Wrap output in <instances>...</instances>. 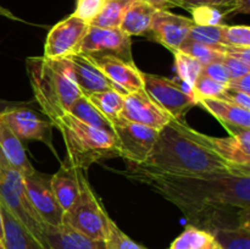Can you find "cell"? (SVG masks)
Here are the masks:
<instances>
[{"label": "cell", "instance_id": "cell-1", "mask_svg": "<svg viewBox=\"0 0 250 249\" xmlns=\"http://www.w3.org/2000/svg\"><path fill=\"white\" fill-rule=\"evenodd\" d=\"M122 173L175 204L197 228L250 227V173L161 175L129 167Z\"/></svg>", "mask_w": 250, "mask_h": 249}, {"label": "cell", "instance_id": "cell-2", "mask_svg": "<svg viewBox=\"0 0 250 249\" xmlns=\"http://www.w3.org/2000/svg\"><path fill=\"white\" fill-rule=\"evenodd\" d=\"M127 167L161 175L250 173V168L222 160L204 134L188 126L185 117L172 119L159 131L156 143L144 163L127 164Z\"/></svg>", "mask_w": 250, "mask_h": 249}, {"label": "cell", "instance_id": "cell-3", "mask_svg": "<svg viewBox=\"0 0 250 249\" xmlns=\"http://www.w3.org/2000/svg\"><path fill=\"white\" fill-rule=\"evenodd\" d=\"M26 68L34 99L50 122L68 112L71 105L83 95L68 59L33 56L26 60Z\"/></svg>", "mask_w": 250, "mask_h": 249}, {"label": "cell", "instance_id": "cell-4", "mask_svg": "<svg viewBox=\"0 0 250 249\" xmlns=\"http://www.w3.org/2000/svg\"><path fill=\"white\" fill-rule=\"evenodd\" d=\"M51 124L60 131L67 149L66 160L75 168L85 172L93 164L120 156L117 139L111 132L89 126L70 112Z\"/></svg>", "mask_w": 250, "mask_h": 249}, {"label": "cell", "instance_id": "cell-5", "mask_svg": "<svg viewBox=\"0 0 250 249\" xmlns=\"http://www.w3.org/2000/svg\"><path fill=\"white\" fill-rule=\"evenodd\" d=\"M81 192L72 207L63 212V224L97 242H104L109 232L110 216L81 171Z\"/></svg>", "mask_w": 250, "mask_h": 249}, {"label": "cell", "instance_id": "cell-6", "mask_svg": "<svg viewBox=\"0 0 250 249\" xmlns=\"http://www.w3.org/2000/svg\"><path fill=\"white\" fill-rule=\"evenodd\" d=\"M0 202L41 242L45 222L29 203L23 187V176L11 165L0 149ZM43 246V244H42Z\"/></svg>", "mask_w": 250, "mask_h": 249}, {"label": "cell", "instance_id": "cell-7", "mask_svg": "<svg viewBox=\"0 0 250 249\" xmlns=\"http://www.w3.org/2000/svg\"><path fill=\"white\" fill-rule=\"evenodd\" d=\"M142 75L144 90L172 119H183L192 107L198 105L193 88L178 78H166L146 72Z\"/></svg>", "mask_w": 250, "mask_h": 249}, {"label": "cell", "instance_id": "cell-8", "mask_svg": "<svg viewBox=\"0 0 250 249\" xmlns=\"http://www.w3.org/2000/svg\"><path fill=\"white\" fill-rule=\"evenodd\" d=\"M117 139L120 158L127 164H142L146 160L158 139L159 131L144 124L117 119L112 128Z\"/></svg>", "mask_w": 250, "mask_h": 249}, {"label": "cell", "instance_id": "cell-9", "mask_svg": "<svg viewBox=\"0 0 250 249\" xmlns=\"http://www.w3.org/2000/svg\"><path fill=\"white\" fill-rule=\"evenodd\" d=\"M80 53L87 55H111L128 63H134L132 39L121 28L89 26L81 43Z\"/></svg>", "mask_w": 250, "mask_h": 249}, {"label": "cell", "instance_id": "cell-10", "mask_svg": "<svg viewBox=\"0 0 250 249\" xmlns=\"http://www.w3.org/2000/svg\"><path fill=\"white\" fill-rule=\"evenodd\" d=\"M90 24L73 15L56 23L44 43V58L67 59L80 53V46Z\"/></svg>", "mask_w": 250, "mask_h": 249}, {"label": "cell", "instance_id": "cell-11", "mask_svg": "<svg viewBox=\"0 0 250 249\" xmlns=\"http://www.w3.org/2000/svg\"><path fill=\"white\" fill-rule=\"evenodd\" d=\"M0 119L9 126L20 141H41L56 155V150L53 145V124L34 110L27 107L26 103L0 114Z\"/></svg>", "mask_w": 250, "mask_h": 249}, {"label": "cell", "instance_id": "cell-12", "mask_svg": "<svg viewBox=\"0 0 250 249\" xmlns=\"http://www.w3.org/2000/svg\"><path fill=\"white\" fill-rule=\"evenodd\" d=\"M23 187L29 203L39 217L46 225L60 226L63 220V210L51 188V175L34 171L32 175L23 177Z\"/></svg>", "mask_w": 250, "mask_h": 249}, {"label": "cell", "instance_id": "cell-13", "mask_svg": "<svg viewBox=\"0 0 250 249\" xmlns=\"http://www.w3.org/2000/svg\"><path fill=\"white\" fill-rule=\"evenodd\" d=\"M121 117L127 121L148 126L156 131L163 129L172 120V117L144 89L127 93L125 95Z\"/></svg>", "mask_w": 250, "mask_h": 249}, {"label": "cell", "instance_id": "cell-14", "mask_svg": "<svg viewBox=\"0 0 250 249\" xmlns=\"http://www.w3.org/2000/svg\"><path fill=\"white\" fill-rule=\"evenodd\" d=\"M194 21L180 16L168 10H158L151 21L146 37L163 44L171 53L180 50V46L187 39Z\"/></svg>", "mask_w": 250, "mask_h": 249}, {"label": "cell", "instance_id": "cell-15", "mask_svg": "<svg viewBox=\"0 0 250 249\" xmlns=\"http://www.w3.org/2000/svg\"><path fill=\"white\" fill-rule=\"evenodd\" d=\"M67 59L70 61L71 70H72L76 83L83 95L104 92V90L109 89L119 90L124 94H127L104 75V72L98 67L97 63L87 54L77 53Z\"/></svg>", "mask_w": 250, "mask_h": 249}, {"label": "cell", "instance_id": "cell-16", "mask_svg": "<svg viewBox=\"0 0 250 249\" xmlns=\"http://www.w3.org/2000/svg\"><path fill=\"white\" fill-rule=\"evenodd\" d=\"M97 63L104 75L121 88L125 93H132L144 89V81L142 71L137 68L136 63H128L116 56L111 55H89Z\"/></svg>", "mask_w": 250, "mask_h": 249}, {"label": "cell", "instance_id": "cell-17", "mask_svg": "<svg viewBox=\"0 0 250 249\" xmlns=\"http://www.w3.org/2000/svg\"><path fill=\"white\" fill-rule=\"evenodd\" d=\"M215 153L226 163L250 168V129H238L227 138H216L204 134Z\"/></svg>", "mask_w": 250, "mask_h": 249}, {"label": "cell", "instance_id": "cell-18", "mask_svg": "<svg viewBox=\"0 0 250 249\" xmlns=\"http://www.w3.org/2000/svg\"><path fill=\"white\" fill-rule=\"evenodd\" d=\"M42 244L45 249H105L104 242L88 238L66 224L44 226Z\"/></svg>", "mask_w": 250, "mask_h": 249}, {"label": "cell", "instance_id": "cell-19", "mask_svg": "<svg viewBox=\"0 0 250 249\" xmlns=\"http://www.w3.org/2000/svg\"><path fill=\"white\" fill-rule=\"evenodd\" d=\"M81 171L65 160L61 163L60 168L51 175V188L63 212L72 207L80 195Z\"/></svg>", "mask_w": 250, "mask_h": 249}, {"label": "cell", "instance_id": "cell-20", "mask_svg": "<svg viewBox=\"0 0 250 249\" xmlns=\"http://www.w3.org/2000/svg\"><path fill=\"white\" fill-rule=\"evenodd\" d=\"M198 105L216 117L231 134L238 129H250V110L239 107L224 99H200Z\"/></svg>", "mask_w": 250, "mask_h": 249}, {"label": "cell", "instance_id": "cell-21", "mask_svg": "<svg viewBox=\"0 0 250 249\" xmlns=\"http://www.w3.org/2000/svg\"><path fill=\"white\" fill-rule=\"evenodd\" d=\"M0 205L4 229L2 244L5 249H45L1 202Z\"/></svg>", "mask_w": 250, "mask_h": 249}, {"label": "cell", "instance_id": "cell-22", "mask_svg": "<svg viewBox=\"0 0 250 249\" xmlns=\"http://www.w3.org/2000/svg\"><path fill=\"white\" fill-rule=\"evenodd\" d=\"M0 149L11 165L21 173L23 177L32 175L34 167L27 158L26 150L21 141L14 134L6 124L0 119Z\"/></svg>", "mask_w": 250, "mask_h": 249}, {"label": "cell", "instance_id": "cell-23", "mask_svg": "<svg viewBox=\"0 0 250 249\" xmlns=\"http://www.w3.org/2000/svg\"><path fill=\"white\" fill-rule=\"evenodd\" d=\"M156 11L144 0H137L126 11L120 28L129 37L146 36Z\"/></svg>", "mask_w": 250, "mask_h": 249}, {"label": "cell", "instance_id": "cell-24", "mask_svg": "<svg viewBox=\"0 0 250 249\" xmlns=\"http://www.w3.org/2000/svg\"><path fill=\"white\" fill-rule=\"evenodd\" d=\"M72 116H75L76 119H78L80 121L84 122V124H89V126L95 127V128L104 129V131L112 132L114 128V122L110 121L109 119L104 116L92 103L88 100V98L85 95H81L72 105L68 109Z\"/></svg>", "mask_w": 250, "mask_h": 249}, {"label": "cell", "instance_id": "cell-25", "mask_svg": "<svg viewBox=\"0 0 250 249\" xmlns=\"http://www.w3.org/2000/svg\"><path fill=\"white\" fill-rule=\"evenodd\" d=\"M125 95L126 94L119 92V90L109 89L104 90V92L92 93L85 97L106 119L114 122L121 117L125 104Z\"/></svg>", "mask_w": 250, "mask_h": 249}, {"label": "cell", "instance_id": "cell-26", "mask_svg": "<svg viewBox=\"0 0 250 249\" xmlns=\"http://www.w3.org/2000/svg\"><path fill=\"white\" fill-rule=\"evenodd\" d=\"M137 0H105L99 15L90 22V26L103 28H120L125 14Z\"/></svg>", "mask_w": 250, "mask_h": 249}, {"label": "cell", "instance_id": "cell-27", "mask_svg": "<svg viewBox=\"0 0 250 249\" xmlns=\"http://www.w3.org/2000/svg\"><path fill=\"white\" fill-rule=\"evenodd\" d=\"M168 249H219L211 233L188 225Z\"/></svg>", "mask_w": 250, "mask_h": 249}, {"label": "cell", "instance_id": "cell-28", "mask_svg": "<svg viewBox=\"0 0 250 249\" xmlns=\"http://www.w3.org/2000/svg\"><path fill=\"white\" fill-rule=\"evenodd\" d=\"M211 234L219 249H250V227L217 229Z\"/></svg>", "mask_w": 250, "mask_h": 249}, {"label": "cell", "instance_id": "cell-29", "mask_svg": "<svg viewBox=\"0 0 250 249\" xmlns=\"http://www.w3.org/2000/svg\"><path fill=\"white\" fill-rule=\"evenodd\" d=\"M180 51L193 56L203 65L214 62V61H221L225 56L224 44L210 45V44L199 43V42L190 41V39H186L183 42L182 45L180 46Z\"/></svg>", "mask_w": 250, "mask_h": 249}, {"label": "cell", "instance_id": "cell-30", "mask_svg": "<svg viewBox=\"0 0 250 249\" xmlns=\"http://www.w3.org/2000/svg\"><path fill=\"white\" fill-rule=\"evenodd\" d=\"M175 66L177 78L182 82L187 83L189 87L193 88L195 81L198 80L203 71V63L188 54L182 51H175Z\"/></svg>", "mask_w": 250, "mask_h": 249}, {"label": "cell", "instance_id": "cell-31", "mask_svg": "<svg viewBox=\"0 0 250 249\" xmlns=\"http://www.w3.org/2000/svg\"><path fill=\"white\" fill-rule=\"evenodd\" d=\"M104 244L105 249H148L129 238L112 220H110L109 232Z\"/></svg>", "mask_w": 250, "mask_h": 249}, {"label": "cell", "instance_id": "cell-32", "mask_svg": "<svg viewBox=\"0 0 250 249\" xmlns=\"http://www.w3.org/2000/svg\"><path fill=\"white\" fill-rule=\"evenodd\" d=\"M226 85L216 82L205 75H200L193 85V92L199 102L200 99H220L224 94Z\"/></svg>", "mask_w": 250, "mask_h": 249}, {"label": "cell", "instance_id": "cell-33", "mask_svg": "<svg viewBox=\"0 0 250 249\" xmlns=\"http://www.w3.org/2000/svg\"><path fill=\"white\" fill-rule=\"evenodd\" d=\"M224 26L225 24H219V26H200V24H194L189 31L187 39L199 42V43L210 44V45L222 44Z\"/></svg>", "mask_w": 250, "mask_h": 249}, {"label": "cell", "instance_id": "cell-34", "mask_svg": "<svg viewBox=\"0 0 250 249\" xmlns=\"http://www.w3.org/2000/svg\"><path fill=\"white\" fill-rule=\"evenodd\" d=\"M222 44L239 48H250L249 26H224Z\"/></svg>", "mask_w": 250, "mask_h": 249}, {"label": "cell", "instance_id": "cell-35", "mask_svg": "<svg viewBox=\"0 0 250 249\" xmlns=\"http://www.w3.org/2000/svg\"><path fill=\"white\" fill-rule=\"evenodd\" d=\"M176 7H183V9L192 11L197 7H215V9L222 10L226 15H233L236 0H175Z\"/></svg>", "mask_w": 250, "mask_h": 249}, {"label": "cell", "instance_id": "cell-36", "mask_svg": "<svg viewBox=\"0 0 250 249\" xmlns=\"http://www.w3.org/2000/svg\"><path fill=\"white\" fill-rule=\"evenodd\" d=\"M192 14V20L195 24L200 26H219L224 24V19L227 16L222 10L215 9V7H197L190 11Z\"/></svg>", "mask_w": 250, "mask_h": 249}, {"label": "cell", "instance_id": "cell-37", "mask_svg": "<svg viewBox=\"0 0 250 249\" xmlns=\"http://www.w3.org/2000/svg\"><path fill=\"white\" fill-rule=\"evenodd\" d=\"M104 2L105 0H77V7L72 15L90 24V22L99 15Z\"/></svg>", "mask_w": 250, "mask_h": 249}, {"label": "cell", "instance_id": "cell-38", "mask_svg": "<svg viewBox=\"0 0 250 249\" xmlns=\"http://www.w3.org/2000/svg\"><path fill=\"white\" fill-rule=\"evenodd\" d=\"M202 73L225 85L231 80V76H229V71H227L226 66L222 63V61H214V62L203 65Z\"/></svg>", "mask_w": 250, "mask_h": 249}, {"label": "cell", "instance_id": "cell-39", "mask_svg": "<svg viewBox=\"0 0 250 249\" xmlns=\"http://www.w3.org/2000/svg\"><path fill=\"white\" fill-rule=\"evenodd\" d=\"M221 61L222 63L226 66L231 78H238L247 75V73H250V63L244 62L241 59L233 58V56L229 55H225Z\"/></svg>", "mask_w": 250, "mask_h": 249}, {"label": "cell", "instance_id": "cell-40", "mask_svg": "<svg viewBox=\"0 0 250 249\" xmlns=\"http://www.w3.org/2000/svg\"><path fill=\"white\" fill-rule=\"evenodd\" d=\"M220 99L226 100V102L232 103V104L237 105L239 107H243L246 110H250V94H247V93L239 92V90H234L226 87L224 94H222V97Z\"/></svg>", "mask_w": 250, "mask_h": 249}, {"label": "cell", "instance_id": "cell-41", "mask_svg": "<svg viewBox=\"0 0 250 249\" xmlns=\"http://www.w3.org/2000/svg\"><path fill=\"white\" fill-rule=\"evenodd\" d=\"M226 87L250 94V73H247V75L238 78H231L229 82L226 84Z\"/></svg>", "mask_w": 250, "mask_h": 249}, {"label": "cell", "instance_id": "cell-42", "mask_svg": "<svg viewBox=\"0 0 250 249\" xmlns=\"http://www.w3.org/2000/svg\"><path fill=\"white\" fill-rule=\"evenodd\" d=\"M144 1L156 10H168L171 7H176L175 0H144Z\"/></svg>", "mask_w": 250, "mask_h": 249}, {"label": "cell", "instance_id": "cell-43", "mask_svg": "<svg viewBox=\"0 0 250 249\" xmlns=\"http://www.w3.org/2000/svg\"><path fill=\"white\" fill-rule=\"evenodd\" d=\"M250 0H236L233 14H249Z\"/></svg>", "mask_w": 250, "mask_h": 249}, {"label": "cell", "instance_id": "cell-44", "mask_svg": "<svg viewBox=\"0 0 250 249\" xmlns=\"http://www.w3.org/2000/svg\"><path fill=\"white\" fill-rule=\"evenodd\" d=\"M24 104V103L21 102H9V100H1L0 99V114L7 111V110L12 109L15 106H19V105Z\"/></svg>", "mask_w": 250, "mask_h": 249}, {"label": "cell", "instance_id": "cell-45", "mask_svg": "<svg viewBox=\"0 0 250 249\" xmlns=\"http://www.w3.org/2000/svg\"><path fill=\"white\" fill-rule=\"evenodd\" d=\"M0 16L6 17V19H10V20H14V21L23 22V20H21V19H19V17H17V16H15V15L12 14V12L10 11V10H7L6 7L1 6V5H0Z\"/></svg>", "mask_w": 250, "mask_h": 249}, {"label": "cell", "instance_id": "cell-46", "mask_svg": "<svg viewBox=\"0 0 250 249\" xmlns=\"http://www.w3.org/2000/svg\"><path fill=\"white\" fill-rule=\"evenodd\" d=\"M4 238V229H2V215H1V205H0V239Z\"/></svg>", "mask_w": 250, "mask_h": 249}, {"label": "cell", "instance_id": "cell-47", "mask_svg": "<svg viewBox=\"0 0 250 249\" xmlns=\"http://www.w3.org/2000/svg\"><path fill=\"white\" fill-rule=\"evenodd\" d=\"M0 249H5L4 244H2V242H1V239H0Z\"/></svg>", "mask_w": 250, "mask_h": 249}]
</instances>
